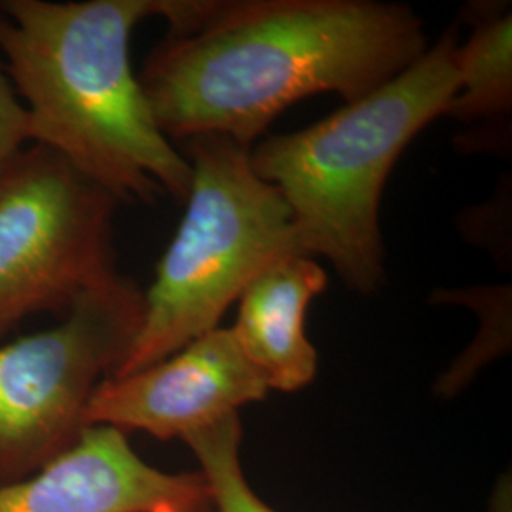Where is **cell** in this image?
Instances as JSON below:
<instances>
[{"mask_svg": "<svg viewBox=\"0 0 512 512\" xmlns=\"http://www.w3.org/2000/svg\"><path fill=\"white\" fill-rule=\"evenodd\" d=\"M31 143L29 114L0 61V164Z\"/></svg>", "mask_w": 512, "mask_h": 512, "instance_id": "cell-12", "label": "cell"}, {"mask_svg": "<svg viewBox=\"0 0 512 512\" xmlns=\"http://www.w3.org/2000/svg\"><path fill=\"white\" fill-rule=\"evenodd\" d=\"M169 33L139 73L175 145L222 135L255 147L294 103L363 99L427 52L423 21L376 0H158Z\"/></svg>", "mask_w": 512, "mask_h": 512, "instance_id": "cell-1", "label": "cell"}, {"mask_svg": "<svg viewBox=\"0 0 512 512\" xmlns=\"http://www.w3.org/2000/svg\"><path fill=\"white\" fill-rule=\"evenodd\" d=\"M143 313L145 293L116 274L52 329L0 344V484L35 475L76 444L97 385L126 357Z\"/></svg>", "mask_w": 512, "mask_h": 512, "instance_id": "cell-5", "label": "cell"}, {"mask_svg": "<svg viewBox=\"0 0 512 512\" xmlns=\"http://www.w3.org/2000/svg\"><path fill=\"white\" fill-rule=\"evenodd\" d=\"M241 435V421L234 414L183 440L200 461V473L209 484L211 501H215L219 512H275L258 499L241 471Z\"/></svg>", "mask_w": 512, "mask_h": 512, "instance_id": "cell-11", "label": "cell"}, {"mask_svg": "<svg viewBox=\"0 0 512 512\" xmlns=\"http://www.w3.org/2000/svg\"><path fill=\"white\" fill-rule=\"evenodd\" d=\"M181 152L192 169L183 219L145 293L139 332L109 378L139 372L217 329L256 275L302 253L293 211L256 175L251 150L198 135Z\"/></svg>", "mask_w": 512, "mask_h": 512, "instance_id": "cell-4", "label": "cell"}, {"mask_svg": "<svg viewBox=\"0 0 512 512\" xmlns=\"http://www.w3.org/2000/svg\"><path fill=\"white\" fill-rule=\"evenodd\" d=\"M211 501L202 473H164L131 448L124 431L88 425L76 444L35 475L0 484V512L200 511Z\"/></svg>", "mask_w": 512, "mask_h": 512, "instance_id": "cell-8", "label": "cell"}, {"mask_svg": "<svg viewBox=\"0 0 512 512\" xmlns=\"http://www.w3.org/2000/svg\"><path fill=\"white\" fill-rule=\"evenodd\" d=\"M0 171H2V164H0Z\"/></svg>", "mask_w": 512, "mask_h": 512, "instance_id": "cell-14", "label": "cell"}, {"mask_svg": "<svg viewBox=\"0 0 512 512\" xmlns=\"http://www.w3.org/2000/svg\"><path fill=\"white\" fill-rule=\"evenodd\" d=\"M327 283L315 258L296 253L264 268L239 296L230 330L270 391L293 393L313 382L319 355L306 336V313Z\"/></svg>", "mask_w": 512, "mask_h": 512, "instance_id": "cell-9", "label": "cell"}, {"mask_svg": "<svg viewBox=\"0 0 512 512\" xmlns=\"http://www.w3.org/2000/svg\"><path fill=\"white\" fill-rule=\"evenodd\" d=\"M120 200L50 148L29 145L0 171V338L31 315L65 311L114 270Z\"/></svg>", "mask_w": 512, "mask_h": 512, "instance_id": "cell-6", "label": "cell"}, {"mask_svg": "<svg viewBox=\"0 0 512 512\" xmlns=\"http://www.w3.org/2000/svg\"><path fill=\"white\" fill-rule=\"evenodd\" d=\"M230 329L209 330L162 361L97 385L86 425L181 439L268 397Z\"/></svg>", "mask_w": 512, "mask_h": 512, "instance_id": "cell-7", "label": "cell"}, {"mask_svg": "<svg viewBox=\"0 0 512 512\" xmlns=\"http://www.w3.org/2000/svg\"><path fill=\"white\" fill-rule=\"evenodd\" d=\"M511 10H484L458 48V93L444 112L459 122L505 118L512 109Z\"/></svg>", "mask_w": 512, "mask_h": 512, "instance_id": "cell-10", "label": "cell"}, {"mask_svg": "<svg viewBox=\"0 0 512 512\" xmlns=\"http://www.w3.org/2000/svg\"><path fill=\"white\" fill-rule=\"evenodd\" d=\"M158 0H0V52L50 148L120 203L186 200L192 169L158 128L129 42Z\"/></svg>", "mask_w": 512, "mask_h": 512, "instance_id": "cell-2", "label": "cell"}, {"mask_svg": "<svg viewBox=\"0 0 512 512\" xmlns=\"http://www.w3.org/2000/svg\"><path fill=\"white\" fill-rule=\"evenodd\" d=\"M456 29L406 71L308 128L260 139L251 164L293 211L300 251L327 258L355 293L385 283L380 205L404 148L458 93Z\"/></svg>", "mask_w": 512, "mask_h": 512, "instance_id": "cell-3", "label": "cell"}, {"mask_svg": "<svg viewBox=\"0 0 512 512\" xmlns=\"http://www.w3.org/2000/svg\"><path fill=\"white\" fill-rule=\"evenodd\" d=\"M150 512H198L190 511V509H183V507H177V505H158L154 511Z\"/></svg>", "mask_w": 512, "mask_h": 512, "instance_id": "cell-13", "label": "cell"}]
</instances>
